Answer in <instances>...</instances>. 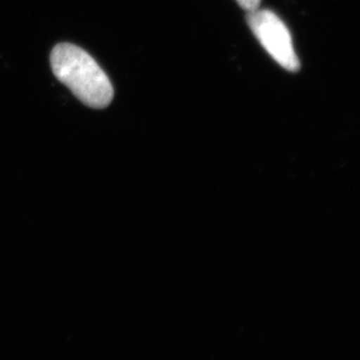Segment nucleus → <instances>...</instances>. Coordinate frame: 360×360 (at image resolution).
Wrapping results in <instances>:
<instances>
[{"instance_id": "f257e3e1", "label": "nucleus", "mask_w": 360, "mask_h": 360, "mask_svg": "<svg viewBox=\"0 0 360 360\" xmlns=\"http://www.w3.org/2000/svg\"><path fill=\"white\" fill-rule=\"evenodd\" d=\"M51 66L56 79L65 84L82 103L103 109L114 97V88L107 74L86 51L59 44L51 54Z\"/></svg>"}, {"instance_id": "f03ea898", "label": "nucleus", "mask_w": 360, "mask_h": 360, "mask_svg": "<svg viewBox=\"0 0 360 360\" xmlns=\"http://www.w3.org/2000/svg\"><path fill=\"white\" fill-rule=\"evenodd\" d=\"M247 21L261 45L281 67L290 72L300 68L289 30L273 11H252Z\"/></svg>"}, {"instance_id": "7ed1b4c3", "label": "nucleus", "mask_w": 360, "mask_h": 360, "mask_svg": "<svg viewBox=\"0 0 360 360\" xmlns=\"http://www.w3.org/2000/svg\"><path fill=\"white\" fill-rule=\"evenodd\" d=\"M240 6L243 7V10L252 12L259 8L260 5V0H236Z\"/></svg>"}]
</instances>
